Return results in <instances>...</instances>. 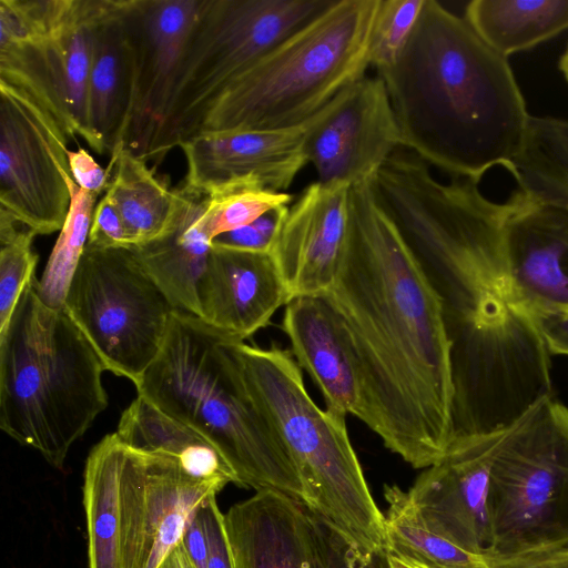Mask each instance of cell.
Here are the masks:
<instances>
[{"instance_id": "1", "label": "cell", "mask_w": 568, "mask_h": 568, "mask_svg": "<svg viewBox=\"0 0 568 568\" xmlns=\"http://www.w3.org/2000/svg\"><path fill=\"white\" fill-rule=\"evenodd\" d=\"M476 180L435 179L409 159L373 183L390 217L437 290L452 342L455 437L488 434L552 395L551 362L535 316L513 281L505 246L509 217L526 202H504Z\"/></svg>"}, {"instance_id": "2", "label": "cell", "mask_w": 568, "mask_h": 568, "mask_svg": "<svg viewBox=\"0 0 568 568\" xmlns=\"http://www.w3.org/2000/svg\"><path fill=\"white\" fill-rule=\"evenodd\" d=\"M352 342L362 422L414 468L455 438L452 342L440 296L368 182L351 185L345 254L325 293Z\"/></svg>"}, {"instance_id": "3", "label": "cell", "mask_w": 568, "mask_h": 568, "mask_svg": "<svg viewBox=\"0 0 568 568\" xmlns=\"http://www.w3.org/2000/svg\"><path fill=\"white\" fill-rule=\"evenodd\" d=\"M377 73L402 148L452 178L510 171L531 115L507 58L464 18L425 0L403 51Z\"/></svg>"}, {"instance_id": "4", "label": "cell", "mask_w": 568, "mask_h": 568, "mask_svg": "<svg viewBox=\"0 0 568 568\" xmlns=\"http://www.w3.org/2000/svg\"><path fill=\"white\" fill-rule=\"evenodd\" d=\"M229 339L199 317L174 311L159 356L135 385L138 395L207 439L237 486L281 491L304 504L300 473L250 399Z\"/></svg>"}, {"instance_id": "5", "label": "cell", "mask_w": 568, "mask_h": 568, "mask_svg": "<svg viewBox=\"0 0 568 568\" xmlns=\"http://www.w3.org/2000/svg\"><path fill=\"white\" fill-rule=\"evenodd\" d=\"M104 371L63 308L40 300L34 275L0 333V428L62 469L108 406Z\"/></svg>"}, {"instance_id": "6", "label": "cell", "mask_w": 568, "mask_h": 568, "mask_svg": "<svg viewBox=\"0 0 568 568\" xmlns=\"http://www.w3.org/2000/svg\"><path fill=\"white\" fill-rule=\"evenodd\" d=\"M229 346L250 399L300 473L307 509L358 547L386 550L385 516L371 494L345 416L314 403L288 349L233 339Z\"/></svg>"}, {"instance_id": "7", "label": "cell", "mask_w": 568, "mask_h": 568, "mask_svg": "<svg viewBox=\"0 0 568 568\" xmlns=\"http://www.w3.org/2000/svg\"><path fill=\"white\" fill-rule=\"evenodd\" d=\"M227 484L191 473L173 456L135 449L115 433L104 436L83 475L89 568H160Z\"/></svg>"}, {"instance_id": "8", "label": "cell", "mask_w": 568, "mask_h": 568, "mask_svg": "<svg viewBox=\"0 0 568 568\" xmlns=\"http://www.w3.org/2000/svg\"><path fill=\"white\" fill-rule=\"evenodd\" d=\"M377 6L378 0H335L234 79L209 106L192 138L306 122L366 75Z\"/></svg>"}, {"instance_id": "9", "label": "cell", "mask_w": 568, "mask_h": 568, "mask_svg": "<svg viewBox=\"0 0 568 568\" xmlns=\"http://www.w3.org/2000/svg\"><path fill=\"white\" fill-rule=\"evenodd\" d=\"M335 0H203L142 160L159 163L195 133L223 90Z\"/></svg>"}, {"instance_id": "10", "label": "cell", "mask_w": 568, "mask_h": 568, "mask_svg": "<svg viewBox=\"0 0 568 568\" xmlns=\"http://www.w3.org/2000/svg\"><path fill=\"white\" fill-rule=\"evenodd\" d=\"M488 506L487 557L568 545V407L554 394L504 429L493 455Z\"/></svg>"}, {"instance_id": "11", "label": "cell", "mask_w": 568, "mask_h": 568, "mask_svg": "<svg viewBox=\"0 0 568 568\" xmlns=\"http://www.w3.org/2000/svg\"><path fill=\"white\" fill-rule=\"evenodd\" d=\"M62 308L105 371L134 385L159 356L175 311L132 248L88 244Z\"/></svg>"}, {"instance_id": "12", "label": "cell", "mask_w": 568, "mask_h": 568, "mask_svg": "<svg viewBox=\"0 0 568 568\" xmlns=\"http://www.w3.org/2000/svg\"><path fill=\"white\" fill-rule=\"evenodd\" d=\"M69 141L32 97L0 82V213L36 235L60 231L68 215Z\"/></svg>"}, {"instance_id": "13", "label": "cell", "mask_w": 568, "mask_h": 568, "mask_svg": "<svg viewBox=\"0 0 568 568\" xmlns=\"http://www.w3.org/2000/svg\"><path fill=\"white\" fill-rule=\"evenodd\" d=\"M402 149L400 133L379 75H364L323 106L305 140L321 183L368 182Z\"/></svg>"}, {"instance_id": "14", "label": "cell", "mask_w": 568, "mask_h": 568, "mask_svg": "<svg viewBox=\"0 0 568 568\" xmlns=\"http://www.w3.org/2000/svg\"><path fill=\"white\" fill-rule=\"evenodd\" d=\"M504 429L455 437L444 456L407 490L432 531L485 556L491 547L490 467Z\"/></svg>"}, {"instance_id": "15", "label": "cell", "mask_w": 568, "mask_h": 568, "mask_svg": "<svg viewBox=\"0 0 568 568\" xmlns=\"http://www.w3.org/2000/svg\"><path fill=\"white\" fill-rule=\"evenodd\" d=\"M203 0H126L133 91L125 146L142 159L158 129Z\"/></svg>"}, {"instance_id": "16", "label": "cell", "mask_w": 568, "mask_h": 568, "mask_svg": "<svg viewBox=\"0 0 568 568\" xmlns=\"http://www.w3.org/2000/svg\"><path fill=\"white\" fill-rule=\"evenodd\" d=\"M314 115L292 128L206 133L190 139L180 146L187 165L181 189L209 195L234 182L257 180L268 190L286 192L307 164L305 140Z\"/></svg>"}, {"instance_id": "17", "label": "cell", "mask_w": 568, "mask_h": 568, "mask_svg": "<svg viewBox=\"0 0 568 568\" xmlns=\"http://www.w3.org/2000/svg\"><path fill=\"white\" fill-rule=\"evenodd\" d=\"M349 187L315 181L290 205L272 252L290 300L333 286L347 244Z\"/></svg>"}, {"instance_id": "18", "label": "cell", "mask_w": 568, "mask_h": 568, "mask_svg": "<svg viewBox=\"0 0 568 568\" xmlns=\"http://www.w3.org/2000/svg\"><path fill=\"white\" fill-rule=\"evenodd\" d=\"M200 320L244 342L265 327L290 295L272 254L212 247L199 287Z\"/></svg>"}, {"instance_id": "19", "label": "cell", "mask_w": 568, "mask_h": 568, "mask_svg": "<svg viewBox=\"0 0 568 568\" xmlns=\"http://www.w3.org/2000/svg\"><path fill=\"white\" fill-rule=\"evenodd\" d=\"M282 328L297 365L321 390L326 409L361 419L363 379L349 336L326 294L292 297L285 305Z\"/></svg>"}, {"instance_id": "20", "label": "cell", "mask_w": 568, "mask_h": 568, "mask_svg": "<svg viewBox=\"0 0 568 568\" xmlns=\"http://www.w3.org/2000/svg\"><path fill=\"white\" fill-rule=\"evenodd\" d=\"M50 13L51 0H0V82L32 97L68 139L75 140L62 57L49 30Z\"/></svg>"}, {"instance_id": "21", "label": "cell", "mask_w": 568, "mask_h": 568, "mask_svg": "<svg viewBox=\"0 0 568 568\" xmlns=\"http://www.w3.org/2000/svg\"><path fill=\"white\" fill-rule=\"evenodd\" d=\"M505 246L516 290L532 315L568 312V210L527 195L506 224Z\"/></svg>"}, {"instance_id": "22", "label": "cell", "mask_w": 568, "mask_h": 568, "mask_svg": "<svg viewBox=\"0 0 568 568\" xmlns=\"http://www.w3.org/2000/svg\"><path fill=\"white\" fill-rule=\"evenodd\" d=\"M225 527L234 568H316L312 515L284 493L255 491L227 510Z\"/></svg>"}, {"instance_id": "23", "label": "cell", "mask_w": 568, "mask_h": 568, "mask_svg": "<svg viewBox=\"0 0 568 568\" xmlns=\"http://www.w3.org/2000/svg\"><path fill=\"white\" fill-rule=\"evenodd\" d=\"M125 9L126 0H104L94 29L88 122L100 154L125 146L134 77Z\"/></svg>"}, {"instance_id": "24", "label": "cell", "mask_w": 568, "mask_h": 568, "mask_svg": "<svg viewBox=\"0 0 568 568\" xmlns=\"http://www.w3.org/2000/svg\"><path fill=\"white\" fill-rule=\"evenodd\" d=\"M185 194V204L171 229L132 251L175 311L200 317L197 287L212 241L203 223L206 195Z\"/></svg>"}, {"instance_id": "25", "label": "cell", "mask_w": 568, "mask_h": 568, "mask_svg": "<svg viewBox=\"0 0 568 568\" xmlns=\"http://www.w3.org/2000/svg\"><path fill=\"white\" fill-rule=\"evenodd\" d=\"M110 156L106 172L111 179L105 195L116 207L132 248L161 237L181 213L185 192L170 190L146 162L124 145Z\"/></svg>"}, {"instance_id": "26", "label": "cell", "mask_w": 568, "mask_h": 568, "mask_svg": "<svg viewBox=\"0 0 568 568\" xmlns=\"http://www.w3.org/2000/svg\"><path fill=\"white\" fill-rule=\"evenodd\" d=\"M115 434L135 449L178 458L195 475L221 477L237 485L234 471L207 439L142 396L138 395L122 413Z\"/></svg>"}, {"instance_id": "27", "label": "cell", "mask_w": 568, "mask_h": 568, "mask_svg": "<svg viewBox=\"0 0 568 568\" xmlns=\"http://www.w3.org/2000/svg\"><path fill=\"white\" fill-rule=\"evenodd\" d=\"M464 19L505 58L568 29V0H474Z\"/></svg>"}, {"instance_id": "28", "label": "cell", "mask_w": 568, "mask_h": 568, "mask_svg": "<svg viewBox=\"0 0 568 568\" xmlns=\"http://www.w3.org/2000/svg\"><path fill=\"white\" fill-rule=\"evenodd\" d=\"M104 0H53L50 33L60 50L68 102L78 136L93 150L88 122L89 78L93 37Z\"/></svg>"}, {"instance_id": "29", "label": "cell", "mask_w": 568, "mask_h": 568, "mask_svg": "<svg viewBox=\"0 0 568 568\" xmlns=\"http://www.w3.org/2000/svg\"><path fill=\"white\" fill-rule=\"evenodd\" d=\"M509 173L534 202L568 210V120L530 116Z\"/></svg>"}, {"instance_id": "30", "label": "cell", "mask_w": 568, "mask_h": 568, "mask_svg": "<svg viewBox=\"0 0 568 568\" xmlns=\"http://www.w3.org/2000/svg\"><path fill=\"white\" fill-rule=\"evenodd\" d=\"M385 516L386 552L424 568H489L485 555L468 551L432 531L408 493L387 485Z\"/></svg>"}, {"instance_id": "31", "label": "cell", "mask_w": 568, "mask_h": 568, "mask_svg": "<svg viewBox=\"0 0 568 568\" xmlns=\"http://www.w3.org/2000/svg\"><path fill=\"white\" fill-rule=\"evenodd\" d=\"M71 202L64 224L37 278L40 300L52 308H62L65 294L80 258L87 247L97 194L81 189L74 180L70 183Z\"/></svg>"}, {"instance_id": "32", "label": "cell", "mask_w": 568, "mask_h": 568, "mask_svg": "<svg viewBox=\"0 0 568 568\" xmlns=\"http://www.w3.org/2000/svg\"><path fill=\"white\" fill-rule=\"evenodd\" d=\"M292 195L266 189L257 180L234 182L206 195L203 223L211 241L244 226L271 209L290 205Z\"/></svg>"}, {"instance_id": "33", "label": "cell", "mask_w": 568, "mask_h": 568, "mask_svg": "<svg viewBox=\"0 0 568 568\" xmlns=\"http://www.w3.org/2000/svg\"><path fill=\"white\" fill-rule=\"evenodd\" d=\"M0 213V333L4 331L27 285L36 275L38 255L32 250L36 236Z\"/></svg>"}, {"instance_id": "34", "label": "cell", "mask_w": 568, "mask_h": 568, "mask_svg": "<svg viewBox=\"0 0 568 568\" xmlns=\"http://www.w3.org/2000/svg\"><path fill=\"white\" fill-rule=\"evenodd\" d=\"M425 0H378L373 20L367 60L382 71L392 65L413 33Z\"/></svg>"}, {"instance_id": "35", "label": "cell", "mask_w": 568, "mask_h": 568, "mask_svg": "<svg viewBox=\"0 0 568 568\" xmlns=\"http://www.w3.org/2000/svg\"><path fill=\"white\" fill-rule=\"evenodd\" d=\"M311 515L316 568H390L386 550H365L347 540L317 515Z\"/></svg>"}, {"instance_id": "36", "label": "cell", "mask_w": 568, "mask_h": 568, "mask_svg": "<svg viewBox=\"0 0 568 568\" xmlns=\"http://www.w3.org/2000/svg\"><path fill=\"white\" fill-rule=\"evenodd\" d=\"M290 205L268 210L253 222L217 235L212 247L272 254Z\"/></svg>"}, {"instance_id": "37", "label": "cell", "mask_w": 568, "mask_h": 568, "mask_svg": "<svg viewBox=\"0 0 568 568\" xmlns=\"http://www.w3.org/2000/svg\"><path fill=\"white\" fill-rule=\"evenodd\" d=\"M88 245L132 248L123 221L106 195L94 207Z\"/></svg>"}, {"instance_id": "38", "label": "cell", "mask_w": 568, "mask_h": 568, "mask_svg": "<svg viewBox=\"0 0 568 568\" xmlns=\"http://www.w3.org/2000/svg\"><path fill=\"white\" fill-rule=\"evenodd\" d=\"M201 515L207 544L206 568H234L225 515L217 506L216 496L211 497L201 507Z\"/></svg>"}, {"instance_id": "39", "label": "cell", "mask_w": 568, "mask_h": 568, "mask_svg": "<svg viewBox=\"0 0 568 568\" xmlns=\"http://www.w3.org/2000/svg\"><path fill=\"white\" fill-rule=\"evenodd\" d=\"M71 175L74 182L83 190L94 194L108 189L110 174L104 171L82 148L68 151Z\"/></svg>"}, {"instance_id": "40", "label": "cell", "mask_w": 568, "mask_h": 568, "mask_svg": "<svg viewBox=\"0 0 568 568\" xmlns=\"http://www.w3.org/2000/svg\"><path fill=\"white\" fill-rule=\"evenodd\" d=\"M489 568H568V545L507 557H487Z\"/></svg>"}, {"instance_id": "41", "label": "cell", "mask_w": 568, "mask_h": 568, "mask_svg": "<svg viewBox=\"0 0 568 568\" xmlns=\"http://www.w3.org/2000/svg\"><path fill=\"white\" fill-rule=\"evenodd\" d=\"M534 316L550 355L568 356V313L539 312Z\"/></svg>"}, {"instance_id": "42", "label": "cell", "mask_w": 568, "mask_h": 568, "mask_svg": "<svg viewBox=\"0 0 568 568\" xmlns=\"http://www.w3.org/2000/svg\"><path fill=\"white\" fill-rule=\"evenodd\" d=\"M182 545L195 568H206L207 544L201 508L182 538Z\"/></svg>"}, {"instance_id": "43", "label": "cell", "mask_w": 568, "mask_h": 568, "mask_svg": "<svg viewBox=\"0 0 568 568\" xmlns=\"http://www.w3.org/2000/svg\"><path fill=\"white\" fill-rule=\"evenodd\" d=\"M160 568H195L182 542L165 558Z\"/></svg>"}, {"instance_id": "44", "label": "cell", "mask_w": 568, "mask_h": 568, "mask_svg": "<svg viewBox=\"0 0 568 568\" xmlns=\"http://www.w3.org/2000/svg\"><path fill=\"white\" fill-rule=\"evenodd\" d=\"M390 568H424L417 564L387 554Z\"/></svg>"}, {"instance_id": "45", "label": "cell", "mask_w": 568, "mask_h": 568, "mask_svg": "<svg viewBox=\"0 0 568 568\" xmlns=\"http://www.w3.org/2000/svg\"><path fill=\"white\" fill-rule=\"evenodd\" d=\"M559 69L568 82V45L559 60Z\"/></svg>"}, {"instance_id": "46", "label": "cell", "mask_w": 568, "mask_h": 568, "mask_svg": "<svg viewBox=\"0 0 568 568\" xmlns=\"http://www.w3.org/2000/svg\"><path fill=\"white\" fill-rule=\"evenodd\" d=\"M568 313V312H567Z\"/></svg>"}]
</instances>
